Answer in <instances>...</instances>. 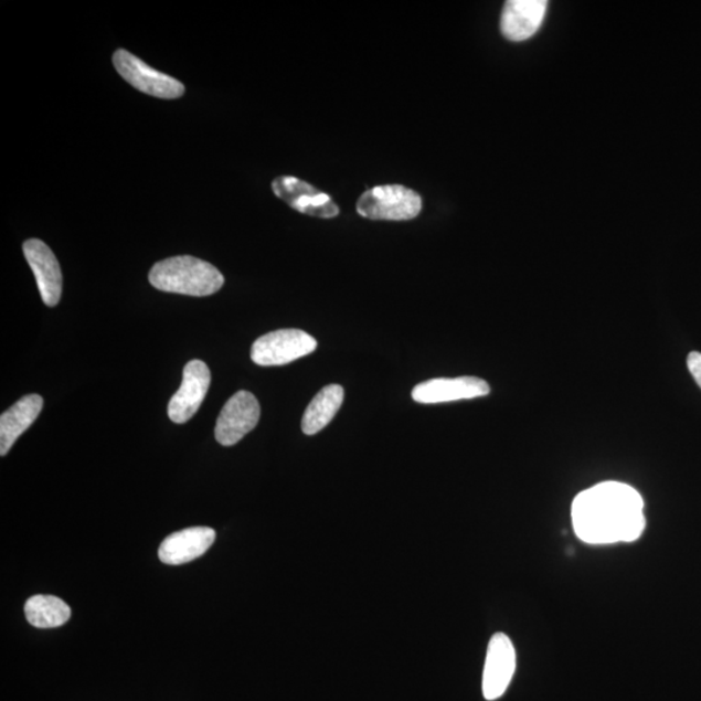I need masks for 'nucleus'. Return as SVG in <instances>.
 Listing matches in <instances>:
<instances>
[{
	"label": "nucleus",
	"instance_id": "obj_1",
	"mask_svg": "<svg viewBox=\"0 0 701 701\" xmlns=\"http://www.w3.org/2000/svg\"><path fill=\"white\" fill-rule=\"evenodd\" d=\"M572 521L575 535L587 544L636 542L646 530L645 500L629 485L603 482L578 493Z\"/></svg>",
	"mask_w": 701,
	"mask_h": 701
},
{
	"label": "nucleus",
	"instance_id": "obj_2",
	"mask_svg": "<svg viewBox=\"0 0 701 701\" xmlns=\"http://www.w3.org/2000/svg\"><path fill=\"white\" fill-rule=\"evenodd\" d=\"M149 279L155 289L190 297H209L225 283L216 267L193 256L169 257L155 264Z\"/></svg>",
	"mask_w": 701,
	"mask_h": 701
},
{
	"label": "nucleus",
	"instance_id": "obj_3",
	"mask_svg": "<svg viewBox=\"0 0 701 701\" xmlns=\"http://www.w3.org/2000/svg\"><path fill=\"white\" fill-rule=\"evenodd\" d=\"M360 216L369 220L407 221L423 210V199L401 184H383L365 191L358 202Z\"/></svg>",
	"mask_w": 701,
	"mask_h": 701
},
{
	"label": "nucleus",
	"instance_id": "obj_4",
	"mask_svg": "<svg viewBox=\"0 0 701 701\" xmlns=\"http://www.w3.org/2000/svg\"><path fill=\"white\" fill-rule=\"evenodd\" d=\"M317 349L316 339L299 329H280L256 339L251 359L262 367H278L305 358Z\"/></svg>",
	"mask_w": 701,
	"mask_h": 701
},
{
	"label": "nucleus",
	"instance_id": "obj_5",
	"mask_svg": "<svg viewBox=\"0 0 701 701\" xmlns=\"http://www.w3.org/2000/svg\"><path fill=\"white\" fill-rule=\"evenodd\" d=\"M114 65L119 75L137 91L160 99H176L184 94V86L176 78L151 68L127 50H117Z\"/></svg>",
	"mask_w": 701,
	"mask_h": 701
},
{
	"label": "nucleus",
	"instance_id": "obj_6",
	"mask_svg": "<svg viewBox=\"0 0 701 701\" xmlns=\"http://www.w3.org/2000/svg\"><path fill=\"white\" fill-rule=\"evenodd\" d=\"M261 418V404L248 391H238L226 402L217 418L215 435L220 445L231 447L254 431Z\"/></svg>",
	"mask_w": 701,
	"mask_h": 701
},
{
	"label": "nucleus",
	"instance_id": "obj_7",
	"mask_svg": "<svg viewBox=\"0 0 701 701\" xmlns=\"http://www.w3.org/2000/svg\"><path fill=\"white\" fill-rule=\"evenodd\" d=\"M516 671V649L504 633L493 634L487 647L482 677V692L492 701L504 695Z\"/></svg>",
	"mask_w": 701,
	"mask_h": 701
},
{
	"label": "nucleus",
	"instance_id": "obj_8",
	"mask_svg": "<svg viewBox=\"0 0 701 701\" xmlns=\"http://www.w3.org/2000/svg\"><path fill=\"white\" fill-rule=\"evenodd\" d=\"M276 197L289 204L291 209L320 219H331L339 215L338 205L328 194L317 190L308 182L295 179V177H278L272 183Z\"/></svg>",
	"mask_w": 701,
	"mask_h": 701
},
{
	"label": "nucleus",
	"instance_id": "obj_9",
	"mask_svg": "<svg viewBox=\"0 0 701 701\" xmlns=\"http://www.w3.org/2000/svg\"><path fill=\"white\" fill-rule=\"evenodd\" d=\"M211 385V372L201 360L184 367L181 387L168 405V416L176 424H184L195 415Z\"/></svg>",
	"mask_w": 701,
	"mask_h": 701
},
{
	"label": "nucleus",
	"instance_id": "obj_10",
	"mask_svg": "<svg viewBox=\"0 0 701 701\" xmlns=\"http://www.w3.org/2000/svg\"><path fill=\"white\" fill-rule=\"evenodd\" d=\"M24 255L34 273L44 305L55 307L62 298L63 276L53 251L40 240L24 243Z\"/></svg>",
	"mask_w": 701,
	"mask_h": 701
},
{
	"label": "nucleus",
	"instance_id": "obj_11",
	"mask_svg": "<svg viewBox=\"0 0 701 701\" xmlns=\"http://www.w3.org/2000/svg\"><path fill=\"white\" fill-rule=\"evenodd\" d=\"M489 394V383L477 378L429 380L412 391L413 401L423 404L476 400Z\"/></svg>",
	"mask_w": 701,
	"mask_h": 701
},
{
	"label": "nucleus",
	"instance_id": "obj_12",
	"mask_svg": "<svg viewBox=\"0 0 701 701\" xmlns=\"http://www.w3.org/2000/svg\"><path fill=\"white\" fill-rule=\"evenodd\" d=\"M216 531L211 528H189L169 535L159 549L161 563L182 565L204 555L215 543Z\"/></svg>",
	"mask_w": 701,
	"mask_h": 701
},
{
	"label": "nucleus",
	"instance_id": "obj_13",
	"mask_svg": "<svg viewBox=\"0 0 701 701\" xmlns=\"http://www.w3.org/2000/svg\"><path fill=\"white\" fill-rule=\"evenodd\" d=\"M548 4L545 0H509L501 13V33L513 42L529 40L541 28Z\"/></svg>",
	"mask_w": 701,
	"mask_h": 701
},
{
	"label": "nucleus",
	"instance_id": "obj_14",
	"mask_svg": "<svg viewBox=\"0 0 701 701\" xmlns=\"http://www.w3.org/2000/svg\"><path fill=\"white\" fill-rule=\"evenodd\" d=\"M43 408L42 396L32 394L21 397L0 417V455L6 456L20 435L39 418Z\"/></svg>",
	"mask_w": 701,
	"mask_h": 701
},
{
	"label": "nucleus",
	"instance_id": "obj_15",
	"mask_svg": "<svg viewBox=\"0 0 701 701\" xmlns=\"http://www.w3.org/2000/svg\"><path fill=\"white\" fill-rule=\"evenodd\" d=\"M344 391L342 386L329 385L319 391L309 403L301 419V431L307 435L320 433L334 418L342 407Z\"/></svg>",
	"mask_w": 701,
	"mask_h": 701
},
{
	"label": "nucleus",
	"instance_id": "obj_16",
	"mask_svg": "<svg viewBox=\"0 0 701 701\" xmlns=\"http://www.w3.org/2000/svg\"><path fill=\"white\" fill-rule=\"evenodd\" d=\"M25 616L39 629H53L68 623L71 608L68 604L53 595H35L25 604Z\"/></svg>",
	"mask_w": 701,
	"mask_h": 701
},
{
	"label": "nucleus",
	"instance_id": "obj_17",
	"mask_svg": "<svg viewBox=\"0 0 701 701\" xmlns=\"http://www.w3.org/2000/svg\"><path fill=\"white\" fill-rule=\"evenodd\" d=\"M689 371L701 389V353L691 352L688 358Z\"/></svg>",
	"mask_w": 701,
	"mask_h": 701
}]
</instances>
